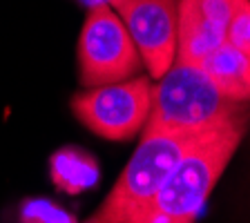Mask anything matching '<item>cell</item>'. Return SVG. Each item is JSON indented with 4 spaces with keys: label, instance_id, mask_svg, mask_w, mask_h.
I'll use <instances>...</instances> for the list:
<instances>
[{
    "label": "cell",
    "instance_id": "8",
    "mask_svg": "<svg viewBox=\"0 0 250 223\" xmlns=\"http://www.w3.org/2000/svg\"><path fill=\"white\" fill-rule=\"evenodd\" d=\"M203 72L232 103L250 101V56L224 41L201 61Z\"/></svg>",
    "mask_w": 250,
    "mask_h": 223
},
{
    "label": "cell",
    "instance_id": "6",
    "mask_svg": "<svg viewBox=\"0 0 250 223\" xmlns=\"http://www.w3.org/2000/svg\"><path fill=\"white\" fill-rule=\"evenodd\" d=\"M152 78H161L177 58V0H109Z\"/></svg>",
    "mask_w": 250,
    "mask_h": 223
},
{
    "label": "cell",
    "instance_id": "1",
    "mask_svg": "<svg viewBox=\"0 0 250 223\" xmlns=\"http://www.w3.org/2000/svg\"><path fill=\"white\" fill-rule=\"evenodd\" d=\"M241 136L244 125L237 116L199 134L172 165L150 203L130 223H197Z\"/></svg>",
    "mask_w": 250,
    "mask_h": 223
},
{
    "label": "cell",
    "instance_id": "3",
    "mask_svg": "<svg viewBox=\"0 0 250 223\" xmlns=\"http://www.w3.org/2000/svg\"><path fill=\"white\" fill-rule=\"evenodd\" d=\"M197 136L186 132L143 130V139L112 192L85 223H130L150 203L172 165Z\"/></svg>",
    "mask_w": 250,
    "mask_h": 223
},
{
    "label": "cell",
    "instance_id": "4",
    "mask_svg": "<svg viewBox=\"0 0 250 223\" xmlns=\"http://www.w3.org/2000/svg\"><path fill=\"white\" fill-rule=\"evenodd\" d=\"M143 67L130 31L109 5H96L78 38V74L85 87L121 83Z\"/></svg>",
    "mask_w": 250,
    "mask_h": 223
},
{
    "label": "cell",
    "instance_id": "12",
    "mask_svg": "<svg viewBox=\"0 0 250 223\" xmlns=\"http://www.w3.org/2000/svg\"><path fill=\"white\" fill-rule=\"evenodd\" d=\"M87 9H92V7H96V5H109V0H81Z\"/></svg>",
    "mask_w": 250,
    "mask_h": 223
},
{
    "label": "cell",
    "instance_id": "5",
    "mask_svg": "<svg viewBox=\"0 0 250 223\" xmlns=\"http://www.w3.org/2000/svg\"><path fill=\"white\" fill-rule=\"evenodd\" d=\"M152 85L146 76L87 87L72 99V112L92 134L127 141L146 127Z\"/></svg>",
    "mask_w": 250,
    "mask_h": 223
},
{
    "label": "cell",
    "instance_id": "9",
    "mask_svg": "<svg viewBox=\"0 0 250 223\" xmlns=\"http://www.w3.org/2000/svg\"><path fill=\"white\" fill-rule=\"evenodd\" d=\"M52 183L67 194H83L99 185L101 167L89 152L81 147H61L49 159Z\"/></svg>",
    "mask_w": 250,
    "mask_h": 223
},
{
    "label": "cell",
    "instance_id": "2",
    "mask_svg": "<svg viewBox=\"0 0 250 223\" xmlns=\"http://www.w3.org/2000/svg\"><path fill=\"white\" fill-rule=\"evenodd\" d=\"M150 92V114L143 130L201 134L234 119V105L217 89L201 65L174 58Z\"/></svg>",
    "mask_w": 250,
    "mask_h": 223
},
{
    "label": "cell",
    "instance_id": "11",
    "mask_svg": "<svg viewBox=\"0 0 250 223\" xmlns=\"http://www.w3.org/2000/svg\"><path fill=\"white\" fill-rule=\"evenodd\" d=\"M226 41L250 56V0H239L226 29Z\"/></svg>",
    "mask_w": 250,
    "mask_h": 223
},
{
    "label": "cell",
    "instance_id": "10",
    "mask_svg": "<svg viewBox=\"0 0 250 223\" xmlns=\"http://www.w3.org/2000/svg\"><path fill=\"white\" fill-rule=\"evenodd\" d=\"M18 221L21 223H78L72 212L61 208L58 203L42 197L25 199L18 210Z\"/></svg>",
    "mask_w": 250,
    "mask_h": 223
},
{
    "label": "cell",
    "instance_id": "7",
    "mask_svg": "<svg viewBox=\"0 0 250 223\" xmlns=\"http://www.w3.org/2000/svg\"><path fill=\"white\" fill-rule=\"evenodd\" d=\"M226 41V29L217 25L199 0H179L177 2V58L201 65V61L212 49Z\"/></svg>",
    "mask_w": 250,
    "mask_h": 223
}]
</instances>
